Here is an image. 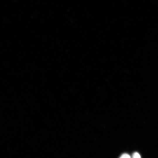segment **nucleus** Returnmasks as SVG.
<instances>
[{
    "mask_svg": "<svg viewBox=\"0 0 158 158\" xmlns=\"http://www.w3.org/2000/svg\"><path fill=\"white\" fill-rule=\"evenodd\" d=\"M133 157L134 158H140L141 157L140 154L137 152L134 153L133 155Z\"/></svg>",
    "mask_w": 158,
    "mask_h": 158,
    "instance_id": "obj_1",
    "label": "nucleus"
},
{
    "mask_svg": "<svg viewBox=\"0 0 158 158\" xmlns=\"http://www.w3.org/2000/svg\"><path fill=\"white\" fill-rule=\"evenodd\" d=\"M130 157V156L128 154H126V153L123 154L120 157V158H129Z\"/></svg>",
    "mask_w": 158,
    "mask_h": 158,
    "instance_id": "obj_2",
    "label": "nucleus"
}]
</instances>
